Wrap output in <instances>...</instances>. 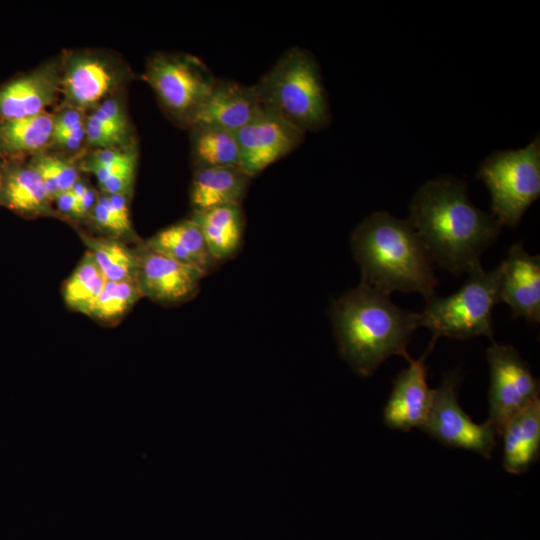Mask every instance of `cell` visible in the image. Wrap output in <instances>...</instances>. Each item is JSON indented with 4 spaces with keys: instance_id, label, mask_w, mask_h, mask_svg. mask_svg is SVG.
<instances>
[{
    "instance_id": "1",
    "label": "cell",
    "mask_w": 540,
    "mask_h": 540,
    "mask_svg": "<svg viewBox=\"0 0 540 540\" xmlns=\"http://www.w3.org/2000/svg\"><path fill=\"white\" fill-rule=\"evenodd\" d=\"M408 221L435 267L454 276L481 264L480 258L501 231L491 213L469 199L464 181L443 176L425 182L409 204Z\"/></svg>"
},
{
    "instance_id": "2",
    "label": "cell",
    "mask_w": 540,
    "mask_h": 540,
    "mask_svg": "<svg viewBox=\"0 0 540 540\" xmlns=\"http://www.w3.org/2000/svg\"><path fill=\"white\" fill-rule=\"evenodd\" d=\"M331 319L341 358L363 377L392 355L409 359L407 345L420 327L419 313L363 283L333 302Z\"/></svg>"
},
{
    "instance_id": "3",
    "label": "cell",
    "mask_w": 540,
    "mask_h": 540,
    "mask_svg": "<svg viewBox=\"0 0 540 540\" xmlns=\"http://www.w3.org/2000/svg\"><path fill=\"white\" fill-rule=\"evenodd\" d=\"M363 284L390 296L395 291L435 295L437 278L423 242L409 221L387 211L363 219L351 236Z\"/></svg>"
},
{
    "instance_id": "4",
    "label": "cell",
    "mask_w": 540,
    "mask_h": 540,
    "mask_svg": "<svg viewBox=\"0 0 540 540\" xmlns=\"http://www.w3.org/2000/svg\"><path fill=\"white\" fill-rule=\"evenodd\" d=\"M254 86L265 107L305 133L319 131L330 122L321 72L306 49L293 46L286 50Z\"/></svg>"
},
{
    "instance_id": "5",
    "label": "cell",
    "mask_w": 540,
    "mask_h": 540,
    "mask_svg": "<svg viewBox=\"0 0 540 540\" xmlns=\"http://www.w3.org/2000/svg\"><path fill=\"white\" fill-rule=\"evenodd\" d=\"M463 286L447 297L436 294L426 300L419 313L420 326L433 337L465 340L484 335L492 342L493 309L499 298V268L485 270L481 264L472 268Z\"/></svg>"
},
{
    "instance_id": "6",
    "label": "cell",
    "mask_w": 540,
    "mask_h": 540,
    "mask_svg": "<svg viewBox=\"0 0 540 540\" xmlns=\"http://www.w3.org/2000/svg\"><path fill=\"white\" fill-rule=\"evenodd\" d=\"M476 177L490 192L491 214L502 227H516L540 196L539 135L523 148L490 154Z\"/></svg>"
},
{
    "instance_id": "7",
    "label": "cell",
    "mask_w": 540,
    "mask_h": 540,
    "mask_svg": "<svg viewBox=\"0 0 540 540\" xmlns=\"http://www.w3.org/2000/svg\"><path fill=\"white\" fill-rule=\"evenodd\" d=\"M143 78L165 115L182 128H190L197 122L217 80L198 57L175 52L150 56Z\"/></svg>"
},
{
    "instance_id": "8",
    "label": "cell",
    "mask_w": 540,
    "mask_h": 540,
    "mask_svg": "<svg viewBox=\"0 0 540 540\" xmlns=\"http://www.w3.org/2000/svg\"><path fill=\"white\" fill-rule=\"evenodd\" d=\"M62 106L93 110L108 97L123 92L134 74L116 53L75 49L61 53Z\"/></svg>"
},
{
    "instance_id": "9",
    "label": "cell",
    "mask_w": 540,
    "mask_h": 540,
    "mask_svg": "<svg viewBox=\"0 0 540 540\" xmlns=\"http://www.w3.org/2000/svg\"><path fill=\"white\" fill-rule=\"evenodd\" d=\"M460 382L458 371L444 374L441 386L434 389L430 411L420 429L444 446L490 459L498 433L488 421L478 424L462 409L458 400Z\"/></svg>"
},
{
    "instance_id": "10",
    "label": "cell",
    "mask_w": 540,
    "mask_h": 540,
    "mask_svg": "<svg viewBox=\"0 0 540 540\" xmlns=\"http://www.w3.org/2000/svg\"><path fill=\"white\" fill-rule=\"evenodd\" d=\"M486 358L490 376L487 421L499 435L508 420L539 400L540 385L514 346L492 342Z\"/></svg>"
},
{
    "instance_id": "11",
    "label": "cell",
    "mask_w": 540,
    "mask_h": 540,
    "mask_svg": "<svg viewBox=\"0 0 540 540\" xmlns=\"http://www.w3.org/2000/svg\"><path fill=\"white\" fill-rule=\"evenodd\" d=\"M235 135L239 147V167L253 178L297 148L305 132L277 112L264 107Z\"/></svg>"
},
{
    "instance_id": "12",
    "label": "cell",
    "mask_w": 540,
    "mask_h": 540,
    "mask_svg": "<svg viewBox=\"0 0 540 540\" xmlns=\"http://www.w3.org/2000/svg\"><path fill=\"white\" fill-rule=\"evenodd\" d=\"M61 55L0 84V119L43 114L61 94Z\"/></svg>"
},
{
    "instance_id": "13",
    "label": "cell",
    "mask_w": 540,
    "mask_h": 540,
    "mask_svg": "<svg viewBox=\"0 0 540 540\" xmlns=\"http://www.w3.org/2000/svg\"><path fill=\"white\" fill-rule=\"evenodd\" d=\"M136 281L143 297L163 305H173L192 298L198 291L201 270L182 264L144 244L137 250Z\"/></svg>"
},
{
    "instance_id": "14",
    "label": "cell",
    "mask_w": 540,
    "mask_h": 540,
    "mask_svg": "<svg viewBox=\"0 0 540 540\" xmlns=\"http://www.w3.org/2000/svg\"><path fill=\"white\" fill-rule=\"evenodd\" d=\"M436 340L433 337L427 351L419 359H407L408 367L394 379L383 410V420L389 428L408 432L415 427L420 428L425 422L434 392L427 383L426 357Z\"/></svg>"
},
{
    "instance_id": "15",
    "label": "cell",
    "mask_w": 540,
    "mask_h": 540,
    "mask_svg": "<svg viewBox=\"0 0 540 540\" xmlns=\"http://www.w3.org/2000/svg\"><path fill=\"white\" fill-rule=\"evenodd\" d=\"M498 268L500 302L510 307L513 318L539 323L540 256L529 254L521 243H515Z\"/></svg>"
},
{
    "instance_id": "16",
    "label": "cell",
    "mask_w": 540,
    "mask_h": 540,
    "mask_svg": "<svg viewBox=\"0 0 540 540\" xmlns=\"http://www.w3.org/2000/svg\"><path fill=\"white\" fill-rule=\"evenodd\" d=\"M45 184L29 160L2 162L0 206L25 218L59 217Z\"/></svg>"
},
{
    "instance_id": "17",
    "label": "cell",
    "mask_w": 540,
    "mask_h": 540,
    "mask_svg": "<svg viewBox=\"0 0 540 540\" xmlns=\"http://www.w3.org/2000/svg\"><path fill=\"white\" fill-rule=\"evenodd\" d=\"M264 107L254 84L245 85L233 80L217 79L196 123L209 124L236 133Z\"/></svg>"
},
{
    "instance_id": "18",
    "label": "cell",
    "mask_w": 540,
    "mask_h": 540,
    "mask_svg": "<svg viewBox=\"0 0 540 540\" xmlns=\"http://www.w3.org/2000/svg\"><path fill=\"white\" fill-rule=\"evenodd\" d=\"M499 435L504 469L515 475L527 472L540 455V399L508 420Z\"/></svg>"
},
{
    "instance_id": "19",
    "label": "cell",
    "mask_w": 540,
    "mask_h": 540,
    "mask_svg": "<svg viewBox=\"0 0 540 540\" xmlns=\"http://www.w3.org/2000/svg\"><path fill=\"white\" fill-rule=\"evenodd\" d=\"M250 179L239 166L196 168L190 189L194 211L240 206Z\"/></svg>"
},
{
    "instance_id": "20",
    "label": "cell",
    "mask_w": 540,
    "mask_h": 540,
    "mask_svg": "<svg viewBox=\"0 0 540 540\" xmlns=\"http://www.w3.org/2000/svg\"><path fill=\"white\" fill-rule=\"evenodd\" d=\"M144 245L182 264L207 274L217 262L199 226L190 218L157 232Z\"/></svg>"
},
{
    "instance_id": "21",
    "label": "cell",
    "mask_w": 540,
    "mask_h": 540,
    "mask_svg": "<svg viewBox=\"0 0 540 540\" xmlns=\"http://www.w3.org/2000/svg\"><path fill=\"white\" fill-rule=\"evenodd\" d=\"M53 114L0 119V161L27 160L52 142Z\"/></svg>"
},
{
    "instance_id": "22",
    "label": "cell",
    "mask_w": 540,
    "mask_h": 540,
    "mask_svg": "<svg viewBox=\"0 0 540 540\" xmlns=\"http://www.w3.org/2000/svg\"><path fill=\"white\" fill-rule=\"evenodd\" d=\"M191 219L199 226L216 261L228 259L235 254L241 244L244 227L240 206L193 211Z\"/></svg>"
},
{
    "instance_id": "23",
    "label": "cell",
    "mask_w": 540,
    "mask_h": 540,
    "mask_svg": "<svg viewBox=\"0 0 540 540\" xmlns=\"http://www.w3.org/2000/svg\"><path fill=\"white\" fill-rule=\"evenodd\" d=\"M189 129L195 169L239 166V147L234 132L204 123H196Z\"/></svg>"
},
{
    "instance_id": "24",
    "label": "cell",
    "mask_w": 540,
    "mask_h": 540,
    "mask_svg": "<svg viewBox=\"0 0 540 540\" xmlns=\"http://www.w3.org/2000/svg\"><path fill=\"white\" fill-rule=\"evenodd\" d=\"M79 236L91 253L107 281L136 279L138 253L123 241L79 232Z\"/></svg>"
},
{
    "instance_id": "25",
    "label": "cell",
    "mask_w": 540,
    "mask_h": 540,
    "mask_svg": "<svg viewBox=\"0 0 540 540\" xmlns=\"http://www.w3.org/2000/svg\"><path fill=\"white\" fill-rule=\"evenodd\" d=\"M106 281L93 256L87 251L63 284V300L71 310L86 315Z\"/></svg>"
},
{
    "instance_id": "26",
    "label": "cell",
    "mask_w": 540,
    "mask_h": 540,
    "mask_svg": "<svg viewBox=\"0 0 540 540\" xmlns=\"http://www.w3.org/2000/svg\"><path fill=\"white\" fill-rule=\"evenodd\" d=\"M141 297L136 279L106 281L86 316L103 325H116Z\"/></svg>"
},
{
    "instance_id": "27",
    "label": "cell",
    "mask_w": 540,
    "mask_h": 540,
    "mask_svg": "<svg viewBox=\"0 0 540 540\" xmlns=\"http://www.w3.org/2000/svg\"><path fill=\"white\" fill-rule=\"evenodd\" d=\"M138 152L136 145L128 148L92 149L78 161L80 171L92 173L99 187L113 177L135 175Z\"/></svg>"
},
{
    "instance_id": "28",
    "label": "cell",
    "mask_w": 540,
    "mask_h": 540,
    "mask_svg": "<svg viewBox=\"0 0 540 540\" xmlns=\"http://www.w3.org/2000/svg\"><path fill=\"white\" fill-rule=\"evenodd\" d=\"M28 160L39 172L53 202L59 194L70 191L81 177L76 159L45 150Z\"/></svg>"
},
{
    "instance_id": "29",
    "label": "cell",
    "mask_w": 540,
    "mask_h": 540,
    "mask_svg": "<svg viewBox=\"0 0 540 540\" xmlns=\"http://www.w3.org/2000/svg\"><path fill=\"white\" fill-rule=\"evenodd\" d=\"M92 224L100 231L107 234V237L123 241V239L133 240L136 238L134 231L128 230L113 213L107 196L99 194L95 206L89 218Z\"/></svg>"
},
{
    "instance_id": "30",
    "label": "cell",
    "mask_w": 540,
    "mask_h": 540,
    "mask_svg": "<svg viewBox=\"0 0 540 540\" xmlns=\"http://www.w3.org/2000/svg\"><path fill=\"white\" fill-rule=\"evenodd\" d=\"M86 121V113L67 106H62L53 114V135L73 129Z\"/></svg>"
},
{
    "instance_id": "31",
    "label": "cell",
    "mask_w": 540,
    "mask_h": 540,
    "mask_svg": "<svg viewBox=\"0 0 540 540\" xmlns=\"http://www.w3.org/2000/svg\"><path fill=\"white\" fill-rule=\"evenodd\" d=\"M52 144L64 152L77 153L85 144V123L73 129L54 134L52 136Z\"/></svg>"
},
{
    "instance_id": "32",
    "label": "cell",
    "mask_w": 540,
    "mask_h": 540,
    "mask_svg": "<svg viewBox=\"0 0 540 540\" xmlns=\"http://www.w3.org/2000/svg\"><path fill=\"white\" fill-rule=\"evenodd\" d=\"M54 203L55 210L60 218L67 220H80L79 203L75 195L70 191L59 194Z\"/></svg>"
},
{
    "instance_id": "33",
    "label": "cell",
    "mask_w": 540,
    "mask_h": 540,
    "mask_svg": "<svg viewBox=\"0 0 540 540\" xmlns=\"http://www.w3.org/2000/svg\"><path fill=\"white\" fill-rule=\"evenodd\" d=\"M107 196L109 205L119 219V221L128 230L134 231L131 225L130 213H129V196L123 194H105Z\"/></svg>"
},
{
    "instance_id": "34",
    "label": "cell",
    "mask_w": 540,
    "mask_h": 540,
    "mask_svg": "<svg viewBox=\"0 0 540 540\" xmlns=\"http://www.w3.org/2000/svg\"><path fill=\"white\" fill-rule=\"evenodd\" d=\"M1 175H2V161H0V182H1Z\"/></svg>"
}]
</instances>
